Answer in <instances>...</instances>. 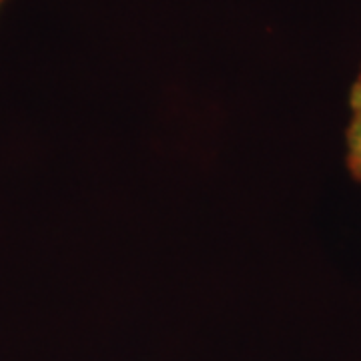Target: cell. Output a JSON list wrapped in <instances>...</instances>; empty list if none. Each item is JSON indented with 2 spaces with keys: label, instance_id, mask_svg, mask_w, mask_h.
<instances>
[{
  "label": "cell",
  "instance_id": "1",
  "mask_svg": "<svg viewBox=\"0 0 361 361\" xmlns=\"http://www.w3.org/2000/svg\"><path fill=\"white\" fill-rule=\"evenodd\" d=\"M349 125L345 133V145H348V169L351 177L361 183V71L349 97Z\"/></svg>",
  "mask_w": 361,
  "mask_h": 361
},
{
  "label": "cell",
  "instance_id": "2",
  "mask_svg": "<svg viewBox=\"0 0 361 361\" xmlns=\"http://www.w3.org/2000/svg\"><path fill=\"white\" fill-rule=\"evenodd\" d=\"M0 4H2V0H0Z\"/></svg>",
  "mask_w": 361,
  "mask_h": 361
}]
</instances>
